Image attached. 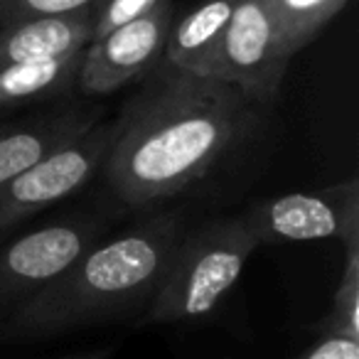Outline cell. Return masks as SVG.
I'll return each instance as SVG.
<instances>
[{"label": "cell", "mask_w": 359, "mask_h": 359, "mask_svg": "<svg viewBox=\"0 0 359 359\" xmlns=\"http://www.w3.org/2000/svg\"><path fill=\"white\" fill-rule=\"evenodd\" d=\"M269 111L229 81L160 60L116 118L106 185L130 210L185 195L244 148Z\"/></svg>", "instance_id": "obj_1"}, {"label": "cell", "mask_w": 359, "mask_h": 359, "mask_svg": "<svg viewBox=\"0 0 359 359\" xmlns=\"http://www.w3.org/2000/svg\"><path fill=\"white\" fill-rule=\"evenodd\" d=\"M187 219L168 210L109 241L91 244L3 323V342H37L143 315Z\"/></svg>", "instance_id": "obj_2"}, {"label": "cell", "mask_w": 359, "mask_h": 359, "mask_svg": "<svg viewBox=\"0 0 359 359\" xmlns=\"http://www.w3.org/2000/svg\"><path fill=\"white\" fill-rule=\"evenodd\" d=\"M259 241L241 217H215L187 226L140 323H190L215 313L239 283Z\"/></svg>", "instance_id": "obj_3"}, {"label": "cell", "mask_w": 359, "mask_h": 359, "mask_svg": "<svg viewBox=\"0 0 359 359\" xmlns=\"http://www.w3.org/2000/svg\"><path fill=\"white\" fill-rule=\"evenodd\" d=\"M116 135L114 123L96 121L89 130L57 145L0 187V244L42 210L84 187L101 170Z\"/></svg>", "instance_id": "obj_4"}, {"label": "cell", "mask_w": 359, "mask_h": 359, "mask_svg": "<svg viewBox=\"0 0 359 359\" xmlns=\"http://www.w3.org/2000/svg\"><path fill=\"white\" fill-rule=\"evenodd\" d=\"M290 60L293 55L285 50L269 0H236L229 25L202 76L229 81L261 106H273Z\"/></svg>", "instance_id": "obj_5"}, {"label": "cell", "mask_w": 359, "mask_h": 359, "mask_svg": "<svg viewBox=\"0 0 359 359\" xmlns=\"http://www.w3.org/2000/svg\"><path fill=\"white\" fill-rule=\"evenodd\" d=\"M259 246L298 241L359 239V182H344L308 192H285L256 200L241 212Z\"/></svg>", "instance_id": "obj_6"}, {"label": "cell", "mask_w": 359, "mask_h": 359, "mask_svg": "<svg viewBox=\"0 0 359 359\" xmlns=\"http://www.w3.org/2000/svg\"><path fill=\"white\" fill-rule=\"evenodd\" d=\"M106 222L99 217H76L32 229L0 244V323L25 300L67 271L91 244H96Z\"/></svg>", "instance_id": "obj_7"}, {"label": "cell", "mask_w": 359, "mask_h": 359, "mask_svg": "<svg viewBox=\"0 0 359 359\" xmlns=\"http://www.w3.org/2000/svg\"><path fill=\"white\" fill-rule=\"evenodd\" d=\"M172 20L175 3L163 0L148 15L91 40L81 55L76 86L86 94L104 96L145 76L163 60Z\"/></svg>", "instance_id": "obj_8"}, {"label": "cell", "mask_w": 359, "mask_h": 359, "mask_svg": "<svg viewBox=\"0 0 359 359\" xmlns=\"http://www.w3.org/2000/svg\"><path fill=\"white\" fill-rule=\"evenodd\" d=\"M96 3L0 30V67L81 52L94 35Z\"/></svg>", "instance_id": "obj_9"}, {"label": "cell", "mask_w": 359, "mask_h": 359, "mask_svg": "<svg viewBox=\"0 0 359 359\" xmlns=\"http://www.w3.org/2000/svg\"><path fill=\"white\" fill-rule=\"evenodd\" d=\"M96 121H99L96 111L72 106L0 128V187L42 160L57 145L89 130Z\"/></svg>", "instance_id": "obj_10"}, {"label": "cell", "mask_w": 359, "mask_h": 359, "mask_svg": "<svg viewBox=\"0 0 359 359\" xmlns=\"http://www.w3.org/2000/svg\"><path fill=\"white\" fill-rule=\"evenodd\" d=\"M234 8L236 0H202L190 13L175 18L163 60L192 74H202L229 25Z\"/></svg>", "instance_id": "obj_11"}, {"label": "cell", "mask_w": 359, "mask_h": 359, "mask_svg": "<svg viewBox=\"0 0 359 359\" xmlns=\"http://www.w3.org/2000/svg\"><path fill=\"white\" fill-rule=\"evenodd\" d=\"M81 52L0 67V111L65 96L76 86Z\"/></svg>", "instance_id": "obj_12"}, {"label": "cell", "mask_w": 359, "mask_h": 359, "mask_svg": "<svg viewBox=\"0 0 359 359\" xmlns=\"http://www.w3.org/2000/svg\"><path fill=\"white\" fill-rule=\"evenodd\" d=\"M344 6L347 0H269L290 55L305 50Z\"/></svg>", "instance_id": "obj_13"}, {"label": "cell", "mask_w": 359, "mask_h": 359, "mask_svg": "<svg viewBox=\"0 0 359 359\" xmlns=\"http://www.w3.org/2000/svg\"><path fill=\"white\" fill-rule=\"evenodd\" d=\"M342 246L344 269L332 293V305L327 310V318L318 325V332L320 337L337 334V337L359 342V239L344 241Z\"/></svg>", "instance_id": "obj_14"}, {"label": "cell", "mask_w": 359, "mask_h": 359, "mask_svg": "<svg viewBox=\"0 0 359 359\" xmlns=\"http://www.w3.org/2000/svg\"><path fill=\"white\" fill-rule=\"evenodd\" d=\"M94 3L99 0H0V30L35 20V18L89 8Z\"/></svg>", "instance_id": "obj_15"}, {"label": "cell", "mask_w": 359, "mask_h": 359, "mask_svg": "<svg viewBox=\"0 0 359 359\" xmlns=\"http://www.w3.org/2000/svg\"><path fill=\"white\" fill-rule=\"evenodd\" d=\"M160 3H163V0H99V3H96L94 35H91V40L116 30V27L126 25V22L135 20V18L148 15Z\"/></svg>", "instance_id": "obj_16"}, {"label": "cell", "mask_w": 359, "mask_h": 359, "mask_svg": "<svg viewBox=\"0 0 359 359\" xmlns=\"http://www.w3.org/2000/svg\"><path fill=\"white\" fill-rule=\"evenodd\" d=\"M293 359H359V342L337 334H325Z\"/></svg>", "instance_id": "obj_17"}, {"label": "cell", "mask_w": 359, "mask_h": 359, "mask_svg": "<svg viewBox=\"0 0 359 359\" xmlns=\"http://www.w3.org/2000/svg\"><path fill=\"white\" fill-rule=\"evenodd\" d=\"M67 359H109V352H89V354H74Z\"/></svg>", "instance_id": "obj_18"}]
</instances>
